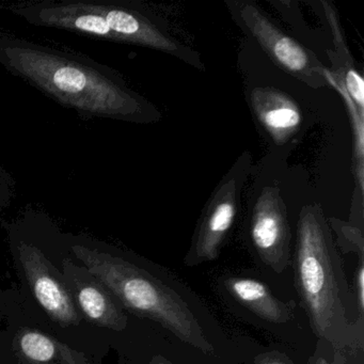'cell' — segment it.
Wrapping results in <instances>:
<instances>
[{"instance_id":"6da1fadb","label":"cell","mask_w":364,"mask_h":364,"mask_svg":"<svg viewBox=\"0 0 364 364\" xmlns=\"http://www.w3.org/2000/svg\"><path fill=\"white\" fill-rule=\"evenodd\" d=\"M0 67L86 118L148 124L161 112L112 68L74 53L0 37Z\"/></svg>"},{"instance_id":"7a4b0ae2","label":"cell","mask_w":364,"mask_h":364,"mask_svg":"<svg viewBox=\"0 0 364 364\" xmlns=\"http://www.w3.org/2000/svg\"><path fill=\"white\" fill-rule=\"evenodd\" d=\"M293 267L296 289L319 340L342 350L363 351L364 316L319 204L300 210Z\"/></svg>"},{"instance_id":"3957f363","label":"cell","mask_w":364,"mask_h":364,"mask_svg":"<svg viewBox=\"0 0 364 364\" xmlns=\"http://www.w3.org/2000/svg\"><path fill=\"white\" fill-rule=\"evenodd\" d=\"M71 249L122 308L159 323L174 338L204 355H214V344L184 295V289L167 274L78 242Z\"/></svg>"},{"instance_id":"277c9868","label":"cell","mask_w":364,"mask_h":364,"mask_svg":"<svg viewBox=\"0 0 364 364\" xmlns=\"http://www.w3.org/2000/svg\"><path fill=\"white\" fill-rule=\"evenodd\" d=\"M10 11L33 26L144 46L178 57L199 70L204 68L199 54L170 37L144 9L131 4L61 0L14 6Z\"/></svg>"},{"instance_id":"5b68a950","label":"cell","mask_w":364,"mask_h":364,"mask_svg":"<svg viewBox=\"0 0 364 364\" xmlns=\"http://www.w3.org/2000/svg\"><path fill=\"white\" fill-rule=\"evenodd\" d=\"M251 169V154L244 152L221 178L202 210L184 257L185 265L195 267L218 257L237 218L242 188Z\"/></svg>"},{"instance_id":"8992f818","label":"cell","mask_w":364,"mask_h":364,"mask_svg":"<svg viewBox=\"0 0 364 364\" xmlns=\"http://www.w3.org/2000/svg\"><path fill=\"white\" fill-rule=\"evenodd\" d=\"M227 5L240 26L257 42L277 67L312 88L327 85L326 68L314 53L281 31L255 4L229 1Z\"/></svg>"},{"instance_id":"52a82bcc","label":"cell","mask_w":364,"mask_h":364,"mask_svg":"<svg viewBox=\"0 0 364 364\" xmlns=\"http://www.w3.org/2000/svg\"><path fill=\"white\" fill-rule=\"evenodd\" d=\"M249 232L253 249L274 272L291 263V227L287 205L276 184L265 185L251 198Z\"/></svg>"},{"instance_id":"ba28073f","label":"cell","mask_w":364,"mask_h":364,"mask_svg":"<svg viewBox=\"0 0 364 364\" xmlns=\"http://www.w3.org/2000/svg\"><path fill=\"white\" fill-rule=\"evenodd\" d=\"M18 251L33 294L44 311L65 327L77 323L80 318L71 294L50 272L41 250L31 242L20 240Z\"/></svg>"},{"instance_id":"9c48e42d","label":"cell","mask_w":364,"mask_h":364,"mask_svg":"<svg viewBox=\"0 0 364 364\" xmlns=\"http://www.w3.org/2000/svg\"><path fill=\"white\" fill-rule=\"evenodd\" d=\"M250 105L257 122L277 146L287 144L301 129V112L282 91L257 87L251 91Z\"/></svg>"},{"instance_id":"30bf717a","label":"cell","mask_w":364,"mask_h":364,"mask_svg":"<svg viewBox=\"0 0 364 364\" xmlns=\"http://www.w3.org/2000/svg\"><path fill=\"white\" fill-rule=\"evenodd\" d=\"M65 274L69 289L88 321L109 329H125L127 317L122 306L97 278L90 272L89 278H82V274L76 278L67 262H65Z\"/></svg>"},{"instance_id":"8fae6325","label":"cell","mask_w":364,"mask_h":364,"mask_svg":"<svg viewBox=\"0 0 364 364\" xmlns=\"http://www.w3.org/2000/svg\"><path fill=\"white\" fill-rule=\"evenodd\" d=\"M228 291L232 297L252 311L259 318L274 323H284L291 318L295 304L279 300L265 283L253 278L227 279Z\"/></svg>"},{"instance_id":"7c38bea8","label":"cell","mask_w":364,"mask_h":364,"mask_svg":"<svg viewBox=\"0 0 364 364\" xmlns=\"http://www.w3.org/2000/svg\"><path fill=\"white\" fill-rule=\"evenodd\" d=\"M323 5L325 6L326 16L329 20L330 26H331L334 48H336V57L333 60L336 63V72L332 73L329 71L330 76L333 82L346 92L349 99L357 106L359 112L364 114L363 80L353 65V58L349 54L346 43H345V38L341 31L336 14L330 8L329 4L323 3Z\"/></svg>"},{"instance_id":"4fadbf2b","label":"cell","mask_w":364,"mask_h":364,"mask_svg":"<svg viewBox=\"0 0 364 364\" xmlns=\"http://www.w3.org/2000/svg\"><path fill=\"white\" fill-rule=\"evenodd\" d=\"M18 349L31 364H75V353L55 338L38 330H24Z\"/></svg>"},{"instance_id":"5bb4252c","label":"cell","mask_w":364,"mask_h":364,"mask_svg":"<svg viewBox=\"0 0 364 364\" xmlns=\"http://www.w3.org/2000/svg\"><path fill=\"white\" fill-rule=\"evenodd\" d=\"M330 221L329 225L338 235V244L342 251L355 253L359 261H364L363 225L343 223L336 219Z\"/></svg>"},{"instance_id":"9a60e30c","label":"cell","mask_w":364,"mask_h":364,"mask_svg":"<svg viewBox=\"0 0 364 364\" xmlns=\"http://www.w3.org/2000/svg\"><path fill=\"white\" fill-rule=\"evenodd\" d=\"M309 364H346V350L336 348L325 340H319Z\"/></svg>"},{"instance_id":"2e32d148","label":"cell","mask_w":364,"mask_h":364,"mask_svg":"<svg viewBox=\"0 0 364 364\" xmlns=\"http://www.w3.org/2000/svg\"><path fill=\"white\" fill-rule=\"evenodd\" d=\"M351 293L360 314L364 316V261H359L355 267Z\"/></svg>"},{"instance_id":"e0dca14e","label":"cell","mask_w":364,"mask_h":364,"mask_svg":"<svg viewBox=\"0 0 364 364\" xmlns=\"http://www.w3.org/2000/svg\"><path fill=\"white\" fill-rule=\"evenodd\" d=\"M255 364H294L287 355L280 353H267L259 355Z\"/></svg>"},{"instance_id":"ac0fdd59","label":"cell","mask_w":364,"mask_h":364,"mask_svg":"<svg viewBox=\"0 0 364 364\" xmlns=\"http://www.w3.org/2000/svg\"><path fill=\"white\" fill-rule=\"evenodd\" d=\"M150 364H174L163 355H156L151 359Z\"/></svg>"},{"instance_id":"d6986e66","label":"cell","mask_w":364,"mask_h":364,"mask_svg":"<svg viewBox=\"0 0 364 364\" xmlns=\"http://www.w3.org/2000/svg\"><path fill=\"white\" fill-rule=\"evenodd\" d=\"M362 351H347L346 350V364H355V358L358 353Z\"/></svg>"}]
</instances>
